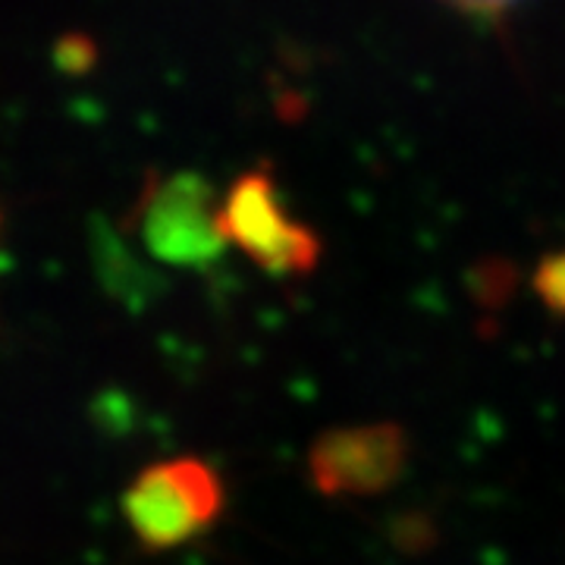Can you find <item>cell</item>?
Segmentation results:
<instances>
[{"label": "cell", "instance_id": "1", "mask_svg": "<svg viewBox=\"0 0 565 565\" xmlns=\"http://www.w3.org/2000/svg\"><path fill=\"white\" fill-rule=\"evenodd\" d=\"M223 199L195 170L148 173L126 230L154 262L207 270L230 248L221 226Z\"/></svg>", "mask_w": 565, "mask_h": 565}, {"label": "cell", "instance_id": "6", "mask_svg": "<svg viewBox=\"0 0 565 565\" xmlns=\"http://www.w3.org/2000/svg\"><path fill=\"white\" fill-rule=\"evenodd\" d=\"M95 57H98V47L88 35H63L57 44H54V63L57 70L70 73V76H82L95 66Z\"/></svg>", "mask_w": 565, "mask_h": 565}, {"label": "cell", "instance_id": "7", "mask_svg": "<svg viewBox=\"0 0 565 565\" xmlns=\"http://www.w3.org/2000/svg\"><path fill=\"white\" fill-rule=\"evenodd\" d=\"M449 10L462 13L468 20L478 22H503L509 13H515L525 0H437Z\"/></svg>", "mask_w": 565, "mask_h": 565}, {"label": "cell", "instance_id": "4", "mask_svg": "<svg viewBox=\"0 0 565 565\" xmlns=\"http://www.w3.org/2000/svg\"><path fill=\"white\" fill-rule=\"evenodd\" d=\"M408 437L399 424L337 427L308 452V478L323 497H374L403 478Z\"/></svg>", "mask_w": 565, "mask_h": 565}, {"label": "cell", "instance_id": "5", "mask_svg": "<svg viewBox=\"0 0 565 565\" xmlns=\"http://www.w3.org/2000/svg\"><path fill=\"white\" fill-rule=\"evenodd\" d=\"M531 282H534V292L544 302L546 311L556 318H565V248L544 255Z\"/></svg>", "mask_w": 565, "mask_h": 565}, {"label": "cell", "instance_id": "2", "mask_svg": "<svg viewBox=\"0 0 565 565\" xmlns=\"http://www.w3.org/2000/svg\"><path fill=\"white\" fill-rule=\"evenodd\" d=\"M221 226L226 245L277 280H299L321 264V236L286 211L270 163H255L233 180L223 195Z\"/></svg>", "mask_w": 565, "mask_h": 565}, {"label": "cell", "instance_id": "8", "mask_svg": "<svg viewBox=\"0 0 565 565\" xmlns=\"http://www.w3.org/2000/svg\"><path fill=\"white\" fill-rule=\"evenodd\" d=\"M0 223H3V207H0Z\"/></svg>", "mask_w": 565, "mask_h": 565}, {"label": "cell", "instance_id": "3", "mask_svg": "<svg viewBox=\"0 0 565 565\" xmlns=\"http://www.w3.org/2000/svg\"><path fill=\"white\" fill-rule=\"evenodd\" d=\"M223 505L221 475L195 456L148 465L122 493V515L145 550L192 544L221 522Z\"/></svg>", "mask_w": 565, "mask_h": 565}]
</instances>
